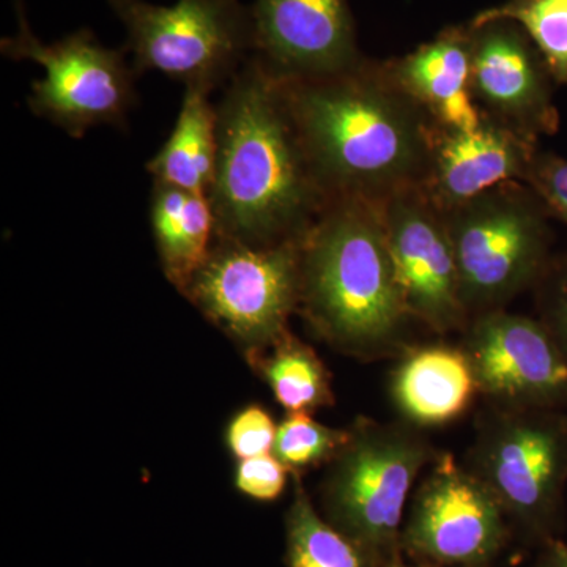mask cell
Returning a JSON list of instances; mask_svg holds the SVG:
<instances>
[{"label":"cell","mask_w":567,"mask_h":567,"mask_svg":"<svg viewBox=\"0 0 567 567\" xmlns=\"http://www.w3.org/2000/svg\"><path fill=\"white\" fill-rule=\"evenodd\" d=\"M18 29L3 37L0 52L14 62L31 61L44 69L32 84L33 114L81 140L96 126H123L136 104L134 71L126 50L104 47L89 29L43 43L33 33L22 0H14Z\"/></svg>","instance_id":"ba28073f"},{"label":"cell","mask_w":567,"mask_h":567,"mask_svg":"<svg viewBox=\"0 0 567 567\" xmlns=\"http://www.w3.org/2000/svg\"><path fill=\"white\" fill-rule=\"evenodd\" d=\"M533 290L536 319L567 358V256L551 257Z\"/></svg>","instance_id":"cb8c5ba5"},{"label":"cell","mask_w":567,"mask_h":567,"mask_svg":"<svg viewBox=\"0 0 567 567\" xmlns=\"http://www.w3.org/2000/svg\"><path fill=\"white\" fill-rule=\"evenodd\" d=\"M281 82L328 200L380 204L420 188L439 123L394 80L388 63L363 61L331 76Z\"/></svg>","instance_id":"6da1fadb"},{"label":"cell","mask_w":567,"mask_h":567,"mask_svg":"<svg viewBox=\"0 0 567 567\" xmlns=\"http://www.w3.org/2000/svg\"><path fill=\"white\" fill-rule=\"evenodd\" d=\"M394 80L439 125L473 130L483 121L470 91L468 29L440 33L399 61L388 63Z\"/></svg>","instance_id":"e0dca14e"},{"label":"cell","mask_w":567,"mask_h":567,"mask_svg":"<svg viewBox=\"0 0 567 567\" xmlns=\"http://www.w3.org/2000/svg\"><path fill=\"white\" fill-rule=\"evenodd\" d=\"M151 223L164 275L183 293L215 244L210 196L153 182Z\"/></svg>","instance_id":"ac0fdd59"},{"label":"cell","mask_w":567,"mask_h":567,"mask_svg":"<svg viewBox=\"0 0 567 567\" xmlns=\"http://www.w3.org/2000/svg\"><path fill=\"white\" fill-rule=\"evenodd\" d=\"M514 540L505 511L451 453L417 481L402 525L406 561L425 567H495Z\"/></svg>","instance_id":"30bf717a"},{"label":"cell","mask_w":567,"mask_h":567,"mask_svg":"<svg viewBox=\"0 0 567 567\" xmlns=\"http://www.w3.org/2000/svg\"><path fill=\"white\" fill-rule=\"evenodd\" d=\"M462 464L503 507L514 539L536 548L561 539L567 484L565 410L484 405Z\"/></svg>","instance_id":"5b68a950"},{"label":"cell","mask_w":567,"mask_h":567,"mask_svg":"<svg viewBox=\"0 0 567 567\" xmlns=\"http://www.w3.org/2000/svg\"><path fill=\"white\" fill-rule=\"evenodd\" d=\"M391 372L390 394L401 420L420 429L454 423L480 395L458 346H410Z\"/></svg>","instance_id":"2e32d148"},{"label":"cell","mask_w":567,"mask_h":567,"mask_svg":"<svg viewBox=\"0 0 567 567\" xmlns=\"http://www.w3.org/2000/svg\"><path fill=\"white\" fill-rule=\"evenodd\" d=\"M249 360L287 412L312 413L334 405L331 375L322 358L289 330Z\"/></svg>","instance_id":"ffe728a7"},{"label":"cell","mask_w":567,"mask_h":567,"mask_svg":"<svg viewBox=\"0 0 567 567\" xmlns=\"http://www.w3.org/2000/svg\"><path fill=\"white\" fill-rule=\"evenodd\" d=\"M301 244L303 238L251 246L215 237L183 295L249 357L264 352L286 333L300 305Z\"/></svg>","instance_id":"9c48e42d"},{"label":"cell","mask_w":567,"mask_h":567,"mask_svg":"<svg viewBox=\"0 0 567 567\" xmlns=\"http://www.w3.org/2000/svg\"><path fill=\"white\" fill-rule=\"evenodd\" d=\"M254 55L281 81L317 80L363 62L349 0H256Z\"/></svg>","instance_id":"5bb4252c"},{"label":"cell","mask_w":567,"mask_h":567,"mask_svg":"<svg viewBox=\"0 0 567 567\" xmlns=\"http://www.w3.org/2000/svg\"><path fill=\"white\" fill-rule=\"evenodd\" d=\"M537 142L483 117L473 130L439 125L420 189L446 213L509 182H525Z\"/></svg>","instance_id":"9a60e30c"},{"label":"cell","mask_w":567,"mask_h":567,"mask_svg":"<svg viewBox=\"0 0 567 567\" xmlns=\"http://www.w3.org/2000/svg\"><path fill=\"white\" fill-rule=\"evenodd\" d=\"M210 200L216 237L251 246L300 240L327 207L281 80L251 55L224 87Z\"/></svg>","instance_id":"7a4b0ae2"},{"label":"cell","mask_w":567,"mask_h":567,"mask_svg":"<svg viewBox=\"0 0 567 567\" xmlns=\"http://www.w3.org/2000/svg\"><path fill=\"white\" fill-rule=\"evenodd\" d=\"M388 567H425V566L415 565V563H410V561H406V559H402V561L395 563V565L388 566Z\"/></svg>","instance_id":"f1b7e54d"},{"label":"cell","mask_w":567,"mask_h":567,"mask_svg":"<svg viewBox=\"0 0 567 567\" xmlns=\"http://www.w3.org/2000/svg\"><path fill=\"white\" fill-rule=\"evenodd\" d=\"M458 347L486 404L567 409V358L536 317L506 309L472 317Z\"/></svg>","instance_id":"8fae6325"},{"label":"cell","mask_w":567,"mask_h":567,"mask_svg":"<svg viewBox=\"0 0 567 567\" xmlns=\"http://www.w3.org/2000/svg\"><path fill=\"white\" fill-rule=\"evenodd\" d=\"M399 287L410 319L439 334L464 330L456 257L445 221L417 186L380 203Z\"/></svg>","instance_id":"7c38bea8"},{"label":"cell","mask_w":567,"mask_h":567,"mask_svg":"<svg viewBox=\"0 0 567 567\" xmlns=\"http://www.w3.org/2000/svg\"><path fill=\"white\" fill-rule=\"evenodd\" d=\"M324 342L358 360L401 357L406 312L379 203L331 199L301 244L300 305Z\"/></svg>","instance_id":"3957f363"},{"label":"cell","mask_w":567,"mask_h":567,"mask_svg":"<svg viewBox=\"0 0 567 567\" xmlns=\"http://www.w3.org/2000/svg\"><path fill=\"white\" fill-rule=\"evenodd\" d=\"M125 25L136 74L159 71L186 89L226 87L254 54L251 9L240 0H107Z\"/></svg>","instance_id":"52a82bcc"},{"label":"cell","mask_w":567,"mask_h":567,"mask_svg":"<svg viewBox=\"0 0 567 567\" xmlns=\"http://www.w3.org/2000/svg\"><path fill=\"white\" fill-rule=\"evenodd\" d=\"M516 22L546 61L558 84L567 82V0H511L484 11L473 22Z\"/></svg>","instance_id":"7402d4cb"},{"label":"cell","mask_w":567,"mask_h":567,"mask_svg":"<svg viewBox=\"0 0 567 567\" xmlns=\"http://www.w3.org/2000/svg\"><path fill=\"white\" fill-rule=\"evenodd\" d=\"M276 432L270 413L260 405H249L234 416L227 427V445L238 461L270 454L274 451Z\"/></svg>","instance_id":"d4e9b609"},{"label":"cell","mask_w":567,"mask_h":567,"mask_svg":"<svg viewBox=\"0 0 567 567\" xmlns=\"http://www.w3.org/2000/svg\"><path fill=\"white\" fill-rule=\"evenodd\" d=\"M470 319L533 289L550 256V213L524 182L495 186L443 213Z\"/></svg>","instance_id":"8992f818"},{"label":"cell","mask_w":567,"mask_h":567,"mask_svg":"<svg viewBox=\"0 0 567 567\" xmlns=\"http://www.w3.org/2000/svg\"><path fill=\"white\" fill-rule=\"evenodd\" d=\"M320 487V514L375 567L402 561V525L421 475L439 457L424 429L358 416Z\"/></svg>","instance_id":"277c9868"},{"label":"cell","mask_w":567,"mask_h":567,"mask_svg":"<svg viewBox=\"0 0 567 567\" xmlns=\"http://www.w3.org/2000/svg\"><path fill=\"white\" fill-rule=\"evenodd\" d=\"M286 561L289 567H375L357 544L324 520L300 476H295L286 516Z\"/></svg>","instance_id":"44dd1931"},{"label":"cell","mask_w":567,"mask_h":567,"mask_svg":"<svg viewBox=\"0 0 567 567\" xmlns=\"http://www.w3.org/2000/svg\"><path fill=\"white\" fill-rule=\"evenodd\" d=\"M470 91L483 117L537 142L558 128L554 76L540 52L513 21L468 28Z\"/></svg>","instance_id":"4fadbf2b"},{"label":"cell","mask_w":567,"mask_h":567,"mask_svg":"<svg viewBox=\"0 0 567 567\" xmlns=\"http://www.w3.org/2000/svg\"><path fill=\"white\" fill-rule=\"evenodd\" d=\"M525 185H528L550 216L567 224V159L551 153L537 152Z\"/></svg>","instance_id":"4316f807"},{"label":"cell","mask_w":567,"mask_h":567,"mask_svg":"<svg viewBox=\"0 0 567 567\" xmlns=\"http://www.w3.org/2000/svg\"><path fill=\"white\" fill-rule=\"evenodd\" d=\"M349 429H334L316 421L311 413H289L278 425L274 454L300 476L312 466L328 465L344 445Z\"/></svg>","instance_id":"603a6c76"},{"label":"cell","mask_w":567,"mask_h":567,"mask_svg":"<svg viewBox=\"0 0 567 567\" xmlns=\"http://www.w3.org/2000/svg\"><path fill=\"white\" fill-rule=\"evenodd\" d=\"M529 567H567V544L555 539L537 548L535 561Z\"/></svg>","instance_id":"83f0119b"},{"label":"cell","mask_w":567,"mask_h":567,"mask_svg":"<svg viewBox=\"0 0 567 567\" xmlns=\"http://www.w3.org/2000/svg\"><path fill=\"white\" fill-rule=\"evenodd\" d=\"M289 475L292 473L275 454H264L238 462L235 486L256 502H275L286 491Z\"/></svg>","instance_id":"484cf974"},{"label":"cell","mask_w":567,"mask_h":567,"mask_svg":"<svg viewBox=\"0 0 567 567\" xmlns=\"http://www.w3.org/2000/svg\"><path fill=\"white\" fill-rule=\"evenodd\" d=\"M210 95L186 89L169 140L145 166L153 182L210 196L218 159V111Z\"/></svg>","instance_id":"d6986e66"}]
</instances>
